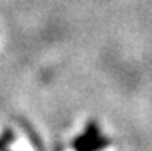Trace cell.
<instances>
[{
    "label": "cell",
    "mask_w": 152,
    "mask_h": 151,
    "mask_svg": "<svg viewBox=\"0 0 152 151\" xmlns=\"http://www.w3.org/2000/svg\"><path fill=\"white\" fill-rule=\"evenodd\" d=\"M110 145L108 138L102 135L99 125L94 120H91L86 125L84 132L73 140L71 143V148L75 151H102Z\"/></svg>",
    "instance_id": "1"
}]
</instances>
